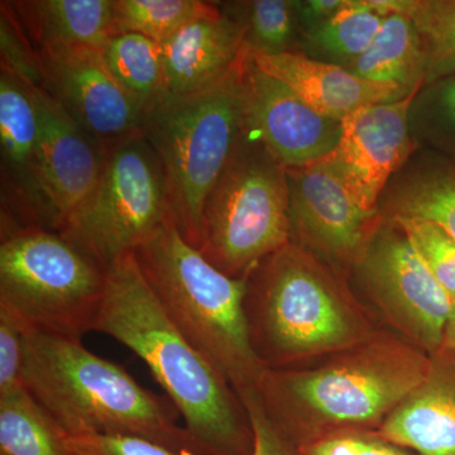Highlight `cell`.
<instances>
[{
	"mask_svg": "<svg viewBox=\"0 0 455 455\" xmlns=\"http://www.w3.org/2000/svg\"><path fill=\"white\" fill-rule=\"evenodd\" d=\"M106 283L107 269L56 230L3 228L0 307L25 329L82 339L94 331Z\"/></svg>",
	"mask_w": 455,
	"mask_h": 455,
	"instance_id": "52a82bcc",
	"label": "cell"
},
{
	"mask_svg": "<svg viewBox=\"0 0 455 455\" xmlns=\"http://www.w3.org/2000/svg\"><path fill=\"white\" fill-rule=\"evenodd\" d=\"M383 218H420L442 228L455 242V164L429 158L392 188Z\"/></svg>",
	"mask_w": 455,
	"mask_h": 455,
	"instance_id": "7402d4cb",
	"label": "cell"
},
{
	"mask_svg": "<svg viewBox=\"0 0 455 455\" xmlns=\"http://www.w3.org/2000/svg\"><path fill=\"white\" fill-rule=\"evenodd\" d=\"M74 455H179L163 445L131 436H71Z\"/></svg>",
	"mask_w": 455,
	"mask_h": 455,
	"instance_id": "e575fe53",
	"label": "cell"
},
{
	"mask_svg": "<svg viewBox=\"0 0 455 455\" xmlns=\"http://www.w3.org/2000/svg\"><path fill=\"white\" fill-rule=\"evenodd\" d=\"M355 268L394 333L429 355L442 348L454 300L396 223L383 220Z\"/></svg>",
	"mask_w": 455,
	"mask_h": 455,
	"instance_id": "30bf717a",
	"label": "cell"
},
{
	"mask_svg": "<svg viewBox=\"0 0 455 455\" xmlns=\"http://www.w3.org/2000/svg\"><path fill=\"white\" fill-rule=\"evenodd\" d=\"M409 125L416 146L455 156V74L427 84L416 92Z\"/></svg>",
	"mask_w": 455,
	"mask_h": 455,
	"instance_id": "f1b7e54d",
	"label": "cell"
},
{
	"mask_svg": "<svg viewBox=\"0 0 455 455\" xmlns=\"http://www.w3.org/2000/svg\"><path fill=\"white\" fill-rule=\"evenodd\" d=\"M242 403L250 416L254 434V455H300L283 433L272 423L260 403L259 391L242 395Z\"/></svg>",
	"mask_w": 455,
	"mask_h": 455,
	"instance_id": "836d02e7",
	"label": "cell"
},
{
	"mask_svg": "<svg viewBox=\"0 0 455 455\" xmlns=\"http://www.w3.org/2000/svg\"><path fill=\"white\" fill-rule=\"evenodd\" d=\"M293 243L338 274L355 268L383 223L379 211H366L337 173L323 161L286 169Z\"/></svg>",
	"mask_w": 455,
	"mask_h": 455,
	"instance_id": "8fae6325",
	"label": "cell"
},
{
	"mask_svg": "<svg viewBox=\"0 0 455 455\" xmlns=\"http://www.w3.org/2000/svg\"><path fill=\"white\" fill-rule=\"evenodd\" d=\"M430 355L379 331L311 368L267 370L259 386L266 414L298 449L355 431H379L420 386Z\"/></svg>",
	"mask_w": 455,
	"mask_h": 455,
	"instance_id": "7a4b0ae2",
	"label": "cell"
},
{
	"mask_svg": "<svg viewBox=\"0 0 455 455\" xmlns=\"http://www.w3.org/2000/svg\"><path fill=\"white\" fill-rule=\"evenodd\" d=\"M3 5L0 18L2 40V70L14 75L27 85L44 86L37 51L29 46L20 23Z\"/></svg>",
	"mask_w": 455,
	"mask_h": 455,
	"instance_id": "4dcf8cb0",
	"label": "cell"
},
{
	"mask_svg": "<svg viewBox=\"0 0 455 455\" xmlns=\"http://www.w3.org/2000/svg\"><path fill=\"white\" fill-rule=\"evenodd\" d=\"M347 70L368 82L394 84L409 92L423 88L427 59L414 22L403 13L388 14L372 44Z\"/></svg>",
	"mask_w": 455,
	"mask_h": 455,
	"instance_id": "44dd1931",
	"label": "cell"
},
{
	"mask_svg": "<svg viewBox=\"0 0 455 455\" xmlns=\"http://www.w3.org/2000/svg\"><path fill=\"white\" fill-rule=\"evenodd\" d=\"M250 47L220 79L199 92L164 97L149 108L142 133L163 167L170 214L199 251L206 200L229 163L243 127L242 83Z\"/></svg>",
	"mask_w": 455,
	"mask_h": 455,
	"instance_id": "8992f818",
	"label": "cell"
},
{
	"mask_svg": "<svg viewBox=\"0 0 455 455\" xmlns=\"http://www.w3.org/2000/svg\"><path fill=\"white\" fill-rule=\"evenodd\" d=\"M0 455H74L70 434L26 386L0 396Z\"/></svg>",
	"mask_w": 455,
	"mask_h": 455,
	"instance_id": "cb8c5ba5",
	"label": "cell"
},
{
	"mask_svg": "<svg viewBox=\"0 0 455 455\" xmlns=\"http://www.w3.org/2000/svg\"><path fill=\"white\" fill-rule=\"evenodd\" d=\"M346 0H307L296 2L298 8L299 23L304 36L315 31L320 26L328 22L343 7Z\"/></svg>",
	"mask_w": 455,
	"mask_h": 455,
	"instance_id": "d590c367",
	"label": "cell"
},
{
	"mask_svg": "<svg viewBox=\"0 0 455 455\" xmlns=\"http://www.w3.org/2000/svg\"><path fill=\"white\" fill-rule=\"evenodd\" d=\"M116 0H37L14 9L33 40L83 44L103 50L116 36Z\"/></svg>",
	"mask_w": 455,
	"mask_h": 455,
	"instance_id": "ffe728a7",
	"label": "cell"
},
{
	"mask_svg": "<svg viewBox=\"0 0 455 455\" xmlns=\"http://www.w3.org/2000/svg\"><path fill=\"white\" fill-rule=\"evenodd\" d=\"M161 46L164 98L181 97L212 85L238 61L247 44L244 27L221 11L184 27Z\"/></svg>",
	"mask_w": 455,
	"mask_h": 455,
	"instance_id": "ac0fdd59",
	"label": "cell"
},
{
	"mask_svg": "<svg viewBox=\"0 0 455 455\" xmlns=\"http://www.w3.org/2000/svg\"><path fill=\"white\" fill-rule=\"evenodd\" d=\"M27 88L38 110L41 187L51 227L57 232L97 187L108 149L75 122L44 86Z\"/></svg>",
	"mask_w": 455,
	"mask_h": 455,
	"instance_id": "9a60e30c",
	"label": "cell"
},
{
	"mask_svg": "<svg viewBox=\"0 0 455 455\" xmlns=\"http://www.w3.org/2000/svg\"><path fill=\"white\" fill-rule=\"evenodd\" d=\"M25 326L7 307H0V396L25 386Z\"/></svg>",
	"mask_w": 455,
	"mask_h": 455,
	"instance_id": "1f68e13d",
	"label": "cell"
},
{
	"mask_svg": "<svg viewBox=\"0 0 455 455\" xmlns=\"http://www.w3.org/2000/svg\"><path fill=\"white\" fill-rule=\"evenodd\" d=\"M245 281L251 343L266 370L331 357L377 331L340 274L293 242L262 260Z\"/></svg>",
	"mask_w": 455,
	"mask_h": 455,
	"instance_id": "277c9868",
	"label": "cell"
},
{
	"mask_svg": "<svg viewBox=\"0 0 455 455\" xmlns=\"http://www.w3.org/2000/svg\"><path fill=\"white\" fill-rule=\"evenodd\" d=\"M229 14L244 27L245 44L251 50L276 55L300 52L302 33L298 8L292 0H253L236 3Z\"/></svg>",
	"mask_w": 455,
	"mask_h": 455,
	"instance_id": "83f0119b",
	"label": "cell"
},
{
	"mask_svg": "<svg viewBox=\"0 0 455 455\" xmlns=\"http://www.w3.org/2000/svg\"><path fill=\"white\" fill-rule=\"evenodd\" d=\"M170 217L163 167L140 133L108 148L97 187L57 232L107 269Z\"/></svg>",
	"mask_w": 455,
	"mask_h": 455,
	"instance_id": "9c48e42d",
	"label": "cell"
},
{
	"mask_svg": "<svg viewBox=\"0 0 455 455\" xmlns=\"http://www.w3.org/2000/svg\"><path fill=\"white\" fill-rule=\"evenodd\" d=\"M419 455H455V355H430L427 376L377 431Z\"/></svg>",
	"mask_w": 455,
	"mask_h": 455,
	"instance_id": "d6986e66",
	"label": "cell"
},
{
	"mask_svg": "<svg viewBox=\"0 0 455 455\" xmlns=\"http://www.w3.org/2000/svg\"><path fill=\"white\" fill-rule=\"evenodd\" d=\"M420 89L349 114L340 122L339 142L322 160L366 211H379L386 185L418 148L410 133L409 110Z\"/></svg>",
	"mask_w": 455,
	"mask_h": 455,
	"instance_id": "4fadbf2b",
	"label": "cell"
},
{
	"mask_svg": "<svg viewBox=\"0 0 455 455\" xmlns=\"http://www.w3.org/2000/svg\"><path fill=\"white\" fill-rule=\"evenodd\" d=\"M243 131L284 169L322 161L339 142L341 123L311 109L289 86L256 68L248 52L242 83Z\"/></svg>",
	"mask_w": 455,
	"mask_h": 455,
	"instance_id": "5bb4252c",
	"label": "cell"
},
{
	"mask_svg": "<svg viewBox=\"0 0 455 455\" xmlns=\"http://www.w3.org/2000/svg\"><path fill=\"white\" fill-rule=\"evenodd\" d=\"M390 14L383 0H346L328 22L302 38V53L347 68L372 44Z\"/></svg>",
	"mask_w": 455,
	"mask_h": 455,
	"instance_id": "603a6c76",
	"label": "cell"
},
{
	"mask_svg": "<svg viewBox=\"0 0 455 455\" xmlns=\"http://www.w3.org/2000/svg\"><path fill=\"white\" fill-rule=\"evenodd\" d=\"M414 22L427 59L425 84L455 74V0H386Z\"/></svg>",
	"mask_w": 455,
	"mask_h": 455,
	"instance_id": "4316f807",
	"label": "cell"
},
{
	"mask_svg": "<svg viewBox=\"0 0 455 455\" xmlns=\"http://www.w3.org/2000/svg\"><path fill=\"white\" fill-rule=\"evenodd\" d=\"M134 256L172 322L238 396L259 390L267 370L251 343L244 310L247 281L212 265L171 217Z\"/></svg>",
	"mask_w": 455,
	"mask_h": 455,
	"instance_id": "5b68a950",
	"label": "cell"
},
{
	"mask_svg": "<svg viewBox=\"0 0 455 455\" xmlns=\"http://www.w3.org/2000/svg\"><path fill=\"white\" fill-rule=\"evenodd\" d=\"M394 221L405 233L443 289L455 300V242L436 224L420 218H385Z\"/></svg>",
	"mask_w": 455,
	"mask_h": 455,
	"instance_id": "f546056e",
	"label": "cell"
},
{
	"mask_svg": "<svg viewBox=\"0 0 455 455\" xmlns=\"http://www.w3.org/2000/svg\"><path fill=\"white\" fill-rule=\"evenodd\" d=\"M40 119L29 89L2 70L0 76V147L7 185L17 197L29 227H51L38 167ZM4 178V179H5Z\"/></svg>",
	"mask_w": 455,
	"mask_h": 455,
	"instance_id": "e0dca14e",
	"label": "cell"
},
{
	"mask_svg": "<svg viewBox=\"0 0 455 455\" xmlns=\"http://www.w3.org/2000/svg\"><path fill=\"white\" fill-rule=\"evenodd\" d=\"M447 352L455 355V300L451 307V316H449L447 328H445L444 339H443L442 348Z\"/></svg>",
	"mask_w": 455,
	"mask_h": 455,
	"instance_id": "8d00e7d4",
	"label": "cell"
},
{
	"mask_svg": "<svg viewBox=\"0 0 455 455\" xmlns=\"http://www.w3.org/2000/svg\"><path fill=\"white\" fill-rule=\"evenodd\" d=\"M108 68L145 114L164 95L163 46L154 40L121 33L101 50Z\"/></svg>",
	"mask_w": 455,
	"mask_h": 455,
	"instance_id": "d4e9b609",
	"label": "cell"
},
{
	"mask_svg": "<svg viewBox=\"0 0 455 455\" xmlns=\"http://www.w3.org/2000/svg\"><path fill=\"white\" fill-rule=\"evenodd\" d=\"M250 56L262 73L289 86L316 113L338 122L361 108L400 100L412 92L394 84L368 82L302 52L268 55L250 49Z\"/></svg>",
	"mask_w": 455,
	"mask_h": 455,
	"instance_id": "2e32d148",
	"label": "cell"
},
{
	"mask_svg": "<svg viewBox=\"0 0 455 455\" xmlns=\"http://www.w3.org/2000/svg\"><path fill=\"white\" fill-rule=\"evenodd\" d=\"M291 241L286 169L242 128L206 200L200 253L228 276L245 280Z\"/></svg>",
	"mask_w": 455,
	"mask_h": 455,
	"instance_id": "ba28073f",
	"label": "cell"
},
{
	"mask_svg": "<svg viewBox=\"0 0 455 455\" xmlns=\"http://www.w3.org/2000/svg\"><path fill=\"white\" fill-rule=\"evenodd\" d=\"M116 35L137 33L163 44L184 27L218 16L221 9L200 0H116Z\"/></svg>",
	"mask_w": 455,
	"mask_h": 455,
	"instance_id": "484cf974",
	"label": "cell"
},
{
	"mask_svg": "<svg viewBox=\"0 0 455 455\" xmlns=\"http://www.w3.org/2000/svg\"><path fill=\"white\" fill-rule=\"evenodd\" d=\"M94 331L142 359L204 455H254L252 424L243 403L172 322L134 253L107 268Z\"/></svg>",
	"mask_w": 455,
	"mask_h": 455,
	"instance_id": "6da1fadb",
	"label": "cell"
},
{
	"mask_svg": "<svg viewBox=\"0 0 455 455\" xmlns=\"http://www.w3.org/2000/svg\"><path fill=\"white\" fill-rule=\"evenodd\" d=\"M23 382L71 436H131L204 455L169 398L140 386L82 339L26 329Z\"/></svg>",
	"mask_w": 455,
	"mask_h": 455,
	"instance_id": "3957f363",
	"label": "cell"
},
{
	"mask_svg": "<svg viewBox=\"0 0 455 455\" xmlns=\"http://www.w3.org/2000/svg\"><path fill=\"white\" fill-rule=\"evenodd\" d=\"M298 451L300 455H419L382 438L376 431L339 434Z\"/></svg>",
	"mask_w": 455,
	"mask_h": 455,
	"instance_id": "d6a6232c",
	"label": "cell"
},
{
	"mask_svg": "<svg viewBox=\"0 0 455 455\" xmlns=\"http://www.w3.org/2000/svg\"><path fill=\"white\" fill-rule=\"evenodd\" d=\"M36 51L44 89L107 149L142 133L146 114L110 73L101 50L44 42Z\"/></svg>",
	"mask_w": 455,
	"mask_h": 455,
	"instance_id": "7c38bea8",
	"label": "cell"
}]
</instances>
